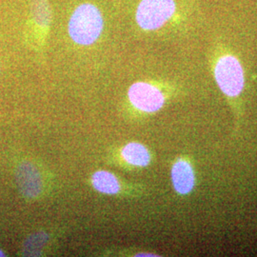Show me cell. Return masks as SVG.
<instances>
[{
  "instance_id": "obj_1",
  "label": "cell",
  "mask_w": 257,
  "mask_h": 257,
  "mask_svg": "<svg viewBox=\"0 0 257 257\" xmlns=\"http://www.w3.org/2000/svg\"><path fill=\"white\" fill-rule=\"evenodd\" d=\"M104 27L101 12L91 3H84L74 10L69 21V35L75 43L88 46L100 37Z\"/></svg>"
},
{
  "instance_id": "obj_2",
  "label": "cell",
  "mask_w": 257,
  "mask_h": 257,
  "mask_svg": "<svg viewBox=\"0 0 257 257\" xmlns=\"http://www.w3.org/2000/svg\"><path fill=\"white\" fill-rule=\"evenodd\" d=\"M174 0H142L137 10L138 25L146 31L162 27L175 14Z\"/></svg>"
},
{
  "instance_id": "obj_3",
  "label": "cell",
  "mask_w": 257,
  "mask_h": 257,
  "mask_svg": "<svg viewBox=\"0 0 257 257\" xmlns=\"http://www.w3.org/2000/svg\"><path fill=\"white\" fill-rule=\"evenodd\" d=\"M214 76L221 91L226 95L234 97L244 88V72L237 58L232 55H224L215 65Z\"/></svg>"
},
{
  "instance_id": "obj_4",
  "label": "cell",
  "mask_w": 257,
  "mask_h": 257,
  "mask_svg": "<svg viewBox=\"0 0 257 257\" xmlns=\"http://www.w3.org/2000/svg\"><path fill=\"white\" fill-rule=\"evenodd\" d=\"M128 98L138 110L154 112L164 105V95L156 87L145 82L135 83L128 90Z\"/></svg>"
},
{
  "instance_id": "obj_5",
  "label": "cell",
  "mask_w": 257,
  "mask_h": 257,
  "mask_svg": "<svg viewBox=\"0 0 257 257\" xmlns=\"http://www.w3.org/2000/svg\"><path fill=\"white\" fill-rule=\"evenodd\" d=\"M17 182L19 191L28 198H35L41 192V178L37 168L25 162L19 166L17 170Z\"/></svg>"
},
{
  "instance_id": "obj_6",
  "label": "cell",
  "mask_w": 257,
  "mask_h": 257,
  "mask_svg": "<svg viewBox=\"0 0 257 257\" xmlns=\"http://www.w3.org/2000/svg\"><path fill=\"white\" fill-rule=\"evenodd\" d=\"M172 181L175 191L180 194H188L193 191L195 177L193 167L188 161L179 159L175 162L172 169Z\"/></svg>"
},
{
  "instance_id": "obj_7",
  "label": "cell",
  "mask_w": 257,
  "mask_h": 257,
  "mask_svg": "<svg viewBox=\"0 0 257 257\" xmlns=\"http://www.w3.org/2000/svg\"><path fill=\"white\" fill-rule=\"evenodd\" d=\"M122 156L128 164L145 167L151 161L150 153L146 148L139 143H130L122 150Z\"/></svg>"
},
{
  "instance_id": "obj_8",
  "label": "cell",
  "mask_w": 257,
  "mask_h": 257,
  "mask_svg": "<svg viewBox=\"0 0 257 257\" xmlns=\"http://www.w3.org/2000/svg\"><path fill=\"white\" fill-rule=\"evenodd\" d=\"M93 188L99 193L115 194L120 191V185L116 177L106 171L96 172L92 175Z\"/></svg>"
},
{
  "instance_id": "obj_9",
  "label": "cell",
  "mask_w": 257,
  "mask_h": 257,
  "mask_svg": "<svg viewBox=\"0 0 257 257\" xmlns=\"http://www.w3.org/2000/svg\"><path fill=\"white\" fill-rule=\"evenodd\" d=\"M31 15L39 27H49L52 22V10L48 0H33Z\"/></svg>"
},
{
  "instance_id": "obj_10",
  "label": "cell",
  "mask_w": 257,
  "mask_h": 257,
  "mask_svg": "<svg viewBox=\"0 0 257 257\" xmlns=\"http://www.w3.org/2000/svg\"><path fill=\"white\" fill-rule=\"evenodd\" d=\"M1 256H5V254H4V252L0 249V257Z\"/></svg>"
}]
</instances>
